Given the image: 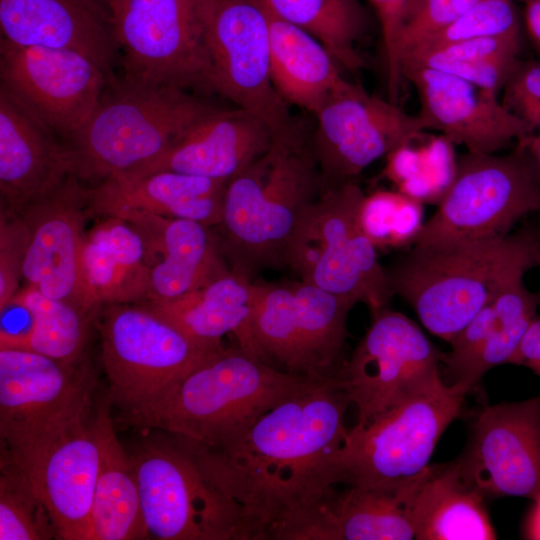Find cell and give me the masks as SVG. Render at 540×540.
Wrapping results in <instances>:
<instances>
[{"instance_id":"cell-1","label":"cell","mask_w":540,"mask_h":540,"mask_svg":"<svg viewBox=\"0 0 540 540\" xmlns=\"http://www.w3.org/2000/svg\"><path fill=\"white\" fill-rule=\"evenodd\" d=\"M350 404L335 374L312 380L222 447L171 436L235 504L245 540H281L337 484Z\"/></svg>"},{"instance_id":"cell-2","label":"cell","mask_w":540,"mask_h":540,"mask_svg":"<svg viewBox=\"0 0 540 540\" xmlns=\"http://www.w3.org/2000/svg\"><path fill=\"white\" fill-rule=\"evenodd\" d=\"M537 266L540 233L525 230L415 245L386 273L393 294L430 333L450 343L508 283Z\"/></svg>"},{"instance_id":"cell-3","label":"cell","mask_w":540,"mask_h":540,"mask_svg":"<svg viewBox=\"0 0 540 540\" xmlns=\"http://www.w3.org/2000/svg\"><path fill=\"white\" fill-rule=\"evenodd\" d=\"M312 380L255 358L238 345L224 347L118 421L219 448Z\"/></svg>"},{"instance_id":"cell-4","label":"cell","mask_w":540,"mask_h":540,"mask_svg":"<svg viewBox=\"0 0 540 540\" xmlns=\"http://www.w3.org/2000/svg\"><path fill=\"white\" fill-rule=\"evenodd\" d=\"M323 188L303 128L275 136L226 187L219 242L231 270L251 280L264 268L284 266L295 229Z\"/></svg>"},{"instance_id":"cell-5","label":"cell","mask_w":540,"mask_h":540,"mask_svg":"<svg viewBox=\"0 0 540 540\" xmlns=\"http://www.w3.org/2000/svg\"><path fill=\"white\" fill-rule=\"evenodd\" d=\"M216 109L181 88L113 77L88 119L67 140L73 173L99 183L126 173Z\"/></svg>"},{"instance_id":"cell-6","label":"cell","mask_w":540,"mask_h":540,"mask_svg":"<svg viewBox=\"0 0 540 540\" xmlns=\"http://www.w3.org/2000/svg\"><path fill=\"white\" fill-rule=\"evenodd\" d=\"M364 196L354 181L324 185L295 229L284 266L303 282L364 303L372 314L387 307L393 292L360 223Z\"/></svg>"},{"instance_id":"cell-7","label":"cell","mask_w":540,"mask_h":540,"mask_svg":"<svg viewBox=\"0 0 540 540\" xmlns=\"http://www.w3.org/2000/svg\"><path fill=\"white\" fill-rule=\"evenodd\" d=\"M466 395L440 376L371 420L356 423L335 458L337 484L388 487L418 478L446 428L461 414Z\"/></svg>"},{"instance_id":"cell-8","label":"cell","mask_w":540,"mask_h":540,"mask_svg":"<svg viewBox=\"0 0 540 540\" xmlns=\"http://www.w3.org/2000/svg\"><path fill=\"white\" fill-rule=\"evenodd\" d=\"M84 360L65 364L29 349L0 348L1 453L22 466L95 410Z\"/></svg>"},{"instance_id":"cell-9","label":"cell","mask_w":540,"mask_h":540,"mask_svg":"<svg viewBox=\"0 0 540 540\" xmlns=\"http://www.w3.org/2000/svg\"><path fill=\"white\" fill-rule=\"evenodd\" d=\"M97 321L107 396L120 416L137 411L212 355L148 303L103 306Z\"/></svg>"},{"instance_id":"cell-10","label":"cell","mask_w":540,"mask_h":540,"mask_svg":"<svg viewBox=\"0 0 540 540\" xmlns=\"http://www.w3.org/2000/svg\"><path fill=\"white\" fill-rule=\"evenodd\" d=\"M253 290L251 328L260 358L312 379L337 374L356 303L301 280L253 283Z\"/></svg>"},{"instance_id":"cell-11","label":"cell","mask_w":540,"mask_h":540,"mask_svg":"<svg viewBox=\"0 0 540 540\" xmlns=\"http://www.w3.org/2000/svg\"><path fill=\"white\" fill-rule=\"evenodd\" d=\"M130 457L148 533L162 540H245L240 513L170 440H145Z\"/></svg>"},{"instance_id":"cell-12","label":"cell","mask_w":540,"mask_h":540,"mask_svg":"<svg viewBox=\"0 0 540 540\" xmlns=\"http://www.w3.org/2000/svg\"><path fill=\"white\" fill-rule=\"evenodd\" d=\"M107 11L123 78L212 93L202 0H116Z\"/></svg>"},{"instance_id":"cell-13","label":"cell","mask_w":540,"mask_h":540,"mask_svg":"<svg viewBox=\"0 0 540 540\" xmlns=\"http://www.w3.org/2000/svg\"><path fill=\"white\" fill-rule=\"evenodd\" d=\"M539 210L540 183L520 147L506 155L468 151L414 245L504 236L520 218Z\"/></svg>"},{"instance_id":"cell-14","label":"cell","mask_w":540,"mask_h":540,"mask_svg":"<svg viewBox=\"0 0 540 540\" xmlns=\"http://www.w3.org/2000/svg\"><path fill=\"white\" fill-rule=\"evenodd\" d=\"M212 93L262 119L275 136L294 131L270 69V22L259 0H202Z\"/></svg>"},{"instance_id":"cell-15","label":"cell","mask_w":540,"mask_h":540,"mask_svg":"<svg viewBox=\"0 0 540 540\" xmlns=\"http://www.w3.org/2000/svg\"><path fill=\"white\" fill-rule=\"evenodd\" d=\"M444 354L420 327L387 307L372 313L367 331L337 372L357 423H365L441 376Z\"/></svg>"},{"instance_id":"cell-16","label":"cell","mask_w":540,"mask_h":540,"mask_svg":"<svg viewBox=\"0 0 540 540\" xmlns=\"http://www.w3.org/2000/svg\"><path fill=\"white\" fill-rule=\"evenodd\" d=\"M315 117L311 143L324 185L353 181L374 161L427 131L418 114L410 115L346 79Z\"/></svg>"},{"instance_id":"cell-17","label":"cell","mask_w":540,"mask_h":540,"mask_svg":"<svg viewBox=\"0 0 540 540\" xmlns=\"http://www.w3.org/2000/svg\"><path fill=\"white\" fill-rule=\"evenodd\" d=\"M0 86L68 140L88 119L109 77L85 55L0 40Z\"/></svg>"},{"instance_id":"cell-18","label":"cell","mask_w":540,"mask_h":540,"mask_svg":"<svg viewBox=\"0 0 540 540\" xmlns=\"http://www.w3.org/2000/svg\"><path fill=\"white\" fill-rule=\"evenodd\" d=\"M484 498L540 495V396L484 407L468 445L455 460Z\"/></svg>"},{"instance_id":"cell-19","label":"cell","mask_w":540,"mask_h":540,"mask_svg":"<svg viewBox=\"0 0 540 540\" xmlns=\"http://www.w3.org/2000/svg\"><path fill=\"white\" fill-rule=\"evenodd\" d=\"M22 212L28 231L22 269L26 286L68 301L92 315L84 306L80 279L87 190L71 175Z\"/></svg>"},{"instance_id":"cell-20","label":"cell","mask_w":540,"mask_h":540,"mask_svg":"<svg viewBox=\"0 0 540 540\" xmlns=\"http://www.w3.org/2000/svg\"><path fill=\"white\" fill-rule=\"evenodd\" d=\"M401 73L417 91L427 130L469 152L496 153L531 134L493 91L427 67H403Z\"/></svg>"},{"instance_id":"cell-21","label":"cell","mask_w":540,"mask_h":540,"mask_svg":"<svg viewBox=\"0 0 540 540\" xmlns=\"http://www.w3.org/2000/svg\"><path fill=\"white\" fill-rule=\"evenodd\" d=\"M274 137L262 119L244 109H216L153 159L108 179L131 181L171 171L230 180L265 153Z\"/></svg>"},{"instance_id":"cell-22","label":"cell","mask_w":540,"mask_h":540,"mask_svg":"<svg viewBox=\"0 0 540 540\" xmlns=\"http://www.w3.org/2000/svg\"><path fill=\"white\" fill-rule=\"evenodd\" d=\"M94 413L24 465H18L45 505L57 539L92 540V508L99 468Z\"/></svg>"},{"instance_id":"cell-23","label":"cell","mask_w":540,"mask_h":540,"mask_svg":"<svg viewBox=\"0 0 540 540\" xmlns=\"http://www.w3.org/2000/svg\"><path fill=\"white\" fill-rule=\"evenodd\" d=\"M423 474L398 486L333 487L281 540L415 539L411 506Z\"/></svg>"},{"instance_id":"cell-24","label":"cell","mask_w":540,"mask_h":540,"mask_svg":"<svg viewBox=\"0 0 540 540\" xmlns=\"http://www.w3.org/2000/svg\"><path fill=\"white\" fill-rule=\"evenodd\" d=\"M0 31L16 45L79 52L114 77L119 48L109 13L97 0H0Z\"/></svg>"},{"instance_id":"cell-25","label":"cell","mask_w":540,"mask_h":540,"mask_svg":"<svg viewBox=\"0 0 540 540\" xmlns=\"http://www.w3.org/2000/svg\"><path fill=\"white\" fill-rule=\"evenodd\" d=\"M112 215L132 223L146 239L151 260L147 302L175 300L231 270L210 227L136 210Z\"/></svg>"},{"instance_id":"cell-26","label":"cell","mask_w":540,"mask_h":540,"mask_svg":"<svg viewBox=\"0 0 540 540\" xmlns=\"http://www.w3.org/2000/svg\"><path fill=\"white\" fill-rule=\"evenodd\" d=\"M71 175L66 144L0 86V191L9 210L22 212Z\"/></svg>"},{"instance_id":"cell-27","label":"cell","mask_w":540,"mask_h":540,"mask_svg":"<svg viewBox=\"0 0 540 540\" xmlns=\"http://www.w3.org/2000/svg\"><path fill=\"white\" fill-rule=\"evenodd\" d=\"M151 260L142 233L127 220L105 215L83 235L80 279L84 306L145 301Z\"/></svg>"},{"instance_id":"cell-28","label":"cell","mask_w":540,"mask_h":540,"mask_svg":"<svg viewBox=\"0 0 540 540\" xmlns=\"http://www.w3.org/2000/svg\"><path fill=\"white\" fill-rule=\"evenodd\" d=\"M229 180L163 171L142 178L104 180L87 190L89 212L102 216L136 210L219 226Z\"/></svg>"},{"instance_id":"cell-29","label":"cell","mask_w":540,"mask_h":540,"mask_svg":"<svg viewBox=\"0 0 540 540\" xmlns=\"http://www.w3.org/2000/svg\"><path fill=\"white\" fill-rule=\"evenodd\" d=\"M145 302L202 347L220 350L231 334L244 352L262 360L251 328L253 282L232 270L175 300Z\"/></svg>"},{"instance_id":"cell-30","label":"cell","mask_w":540,"mask_h":540,"mask_svg":"<svg viewBox=\"0 0 540 540\" xmlns=\"http://www.w3.org/2000/svg\"><path fill=\"white\" fill-rule=\"evenodd\" d=\"M107 396L96 398L94 426L99 468L92 508V540L151 538L146 528L135 469L119 441Z\"/></svg>"},{"instance_id":"cell-31","label":"cell","mask_w":540,"mask_h":540,"mask_svg":"<svg viewBox=\"0 0 540 540\" xmlns=\"http://www.w3.org/2000/svg\"><path fill=\"white\" fill-rule=\"evenodd\" d=\"M411 516L418 540L497 538L484 496L463 479L455 460L430 464L415 491Z\"/></svg>"},{"instance_id":"cell-32","label":"cell","mask_w":540,"mask_h":540,"mask_svg":"<svg viewBox=\"0 0 540 540\" xmlns=\"http://www.w3.org/2000/svg\"><path fill=\"white\" fill-rule=\"evenodd\" d=\"M267 13L273 85L287 104L315 115L331 91L345 80L341 67L314 36Z\"/></svg>"},{"instance_id":"cell-33","label":"cell","mask_w":540,"mask_h":540,"mask_svg":"<svg viewBox=\"0 0 540 540\" xmlns=\"http://www.w3.org/2000/svg\"><path fill=\"white\" fill-rule=\"evenodd\" d=\"M520 47L521 35L517 34L414 48L400 56V68L439 70L499 94L521 62Z\"/></svg>"},{"instance_id":"cell-34","label":"cell","mask_w":540,"mask_h":540,"mask_svg":"<svg viewBox=\"0 0 540 540\" xmlns=\"http://www.w3.org/2000/svg\"><path fill=\"white\" fill-rule=\"evenodd\" d=\"M272 15L314 36L341 68L356 72L364 59L356 49L365 19L358 0H259Z\"/></svg>"},{"instance_id":"cell-35","label":"cell","mask_w":540,"mask_h":540,"mask_svg":"<svg viewBox=\"0 0 540 540\" xmlns=\"http://www.w3.org/2000/svg\"><path fill=\"white\" fill-rule=\"evenodd\" d=\"M17 293L34 319L29 350L65 364L82 361L88 320L92 315L68 301L48 297L31 286H25Z\"/></svg>"},{"instance_id":"cell-36","label":"cell","mask_w":540,"mask_h":540,"mask_svg":"<svg viewBox=\"0 0 540 540\" xmlns=\"http://www.w3.org/2000/svg\"><path fill=\"white\" fill-rule=\"evenodd\" d=\"M57 539L52 519L25 471L1 453L0 540Z\"/></svg>"},{"instance_id":"cell-37","label":"cell","mask_w":540,"mask_h":540,"mask_svg":"<svg viewBox=\"0 0 540 540\" xmlns=\"http://www.w3.org/2000/svg\"><path fill=\"white\" fill-rule=\"evenodd\" d=\"M359 218L364 233L376 249L414 243L424 224L422 203L399 191L365 195Z\"/></svg>"},{"instance_id":"cell-38","label":"cell","mask_w":540,"mask_h":540,"mask_svg":"<svg viewBox=\"0 0 540 540\" xmlns=\"http://www.w3.org/2000/svg\"><path fill=\"white\" fill-rule=\"evenodd\" d=\"M517 34H520V25L511 0H481L450 25L426 37L411 49Z\"/></svg>"},{"instance_id":"cell-39","label":"cell","mask_w":540,"mask_h":540,"mask_svg":"<svg viewBox=\"0 0 540 540\" xmlns=\"http://www.w3.org/2000/svg\"><path fill=\"white\" fill-rule=\"evenodd\" d=\"M481 0H416L406 14L397 39V55L450 25ZM401 69V68H400Z\"/></svg>"},{"instance_id":"cell-40","label":"cell","mask_w":540,"mask_h":540,"mask_svg":"<svg viewBox=\"0 0 540 540\" xmlns=\"http://www.w3.org/2000/svg\"><path fill=\"white\" fill-rule=\"evenodd\" d=\"M502 104L530 133L540 131V60L522 61L508 79Z\"/></svg>"},{"instance_id":"cell-41","label":"cell","mask_w":540,"mask_h":540,"mask_svg":"<svg viewBox=\"0 0 540 540\" xmlns=\"http://www.w3.org/2000/svg\"><path fill=\"white\" fill-rule=\"evenodd\" d=\"M28 231L23 217L8 216L1 210L0 223V307L19 289Z\"/></svg>"},{"instance_id":"cell-42","label":"cell","mask_w":540,"mask_h":540,"mask_svg":"<svg viewBox=\"0 0 540 540\" xmlns=\"http://www.w3.org/2000/svg\"><path fill=\"white\" fill-rule=\"evenodd\" d=\"M374 6L382 33L387 66L389 101L397 104L402 74L397 55V39L403 20L416 0H370Z\"/></svg>"},{"instance_id":"cell-43","label":"cell","mask_w":540,"mask_h":540,"mask_svg":"<svg viewBox=\"0 0 540 540\" xmlns=\"http://www.w3.org/2000/svg\"><path fill=\"white\" fill-rule=\"evenodd\" d=\"M34 319L18 293L0 307V348L29 349Z\"/></svg>"},{"instance_id":"cell-44","label":"cell","mask_w":540,"mask_h":540,"mask_svg":"<svg viewBox=\"0 0 540 540\" xmlns=\"http://www.w3.org/2000/svg\"><path fill=\"white\" fill-rule=\"evenodd\" d=\"M540 362V317L537 316L527 329L513 364L532 368Z\"/></svg>"},{"instance_id":"cell-45","label":"cell","mask_w":540,"mask_h":540,"mask_svg":"<svg viewBox=\"0 0 540 540\" xmlns=\"http://www.w3.org/2000/svg\"><path fill=\"white\" fill-rule=\"evenodd\" d=\"M524 21L532 46L540 58V0L525 2Z\"/></svg>"},{"instance_id":"cell-46","label":"cell","mask_w":540,"mask_h":540,"mask_svg":"<svg viewBox=\"0 0 540 540\" xmlns=\"http://www.w3.org/2000/svg\"><path fill=\"white\" fill-rule=\"evenodd\" d=\"M517 146L526 154L540 183V131L532 133L517 141Z\"/></svg>"},{"instance_id":"cell-47","label":"cell","mask_w":540,"mask_h":540,"mask_svg":"<svg viewBox=\"0 0 540 540\" xmlns=\"http://www.w3.org/2000/svg\"><path fill=\"white\" fill-rule=\"evenodd\" d=\"M524 525V536L527 539H540V495L533 500Z\"/></svg>"},{"instance_id":"cell-48","label":"cell","mask_w":540,"mask_h":540,"mask_svg":"<svg viewBox=\"0 0 540 540\" xmlns=\"http://www.w3.org/2000/svg\"><path fill=\"white\" fill-rule=\"evenodd\" d=\"M97 1H98L100 4H102V5L105 7V9L107 10L108 6H109L112 2H114V1H116V0H97ZM107 12H108V11H107Z\"/></svg>"},{"instance_id":"cell-49","label":"cell","mask_w":540,"mask_h":540,"mask_svg":"<svg viewBox=\"0 0 540 540\" xmlns=\"http://www.w3.org/2000/svg\"><path fill=\"white\" fill-rule=\"evenodd\" d=\"M531 370L540 377V362L534 365Z\"/></svg>"},{"instance_id":"cell-50","label":"cell","mask_w":540,"mask_h":540,"mask_svg":"<svg viewBox=\"0 0 540 540\" xmlns=\"http://www.w3.org/2000/svg\"><path fill=\"white\" fill-rule=\"evenodd\" d=\"M521 1H523L525 3V2L530 1V0H521Z\"/></svg>"}]
</instances>
